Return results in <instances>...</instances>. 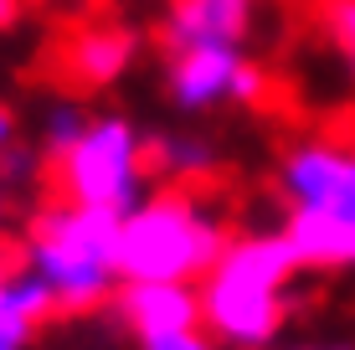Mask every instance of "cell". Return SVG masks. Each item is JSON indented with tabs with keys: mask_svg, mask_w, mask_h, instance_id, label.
I'll return each mask as SVG.
<instances>
[{
	"mask_svg": "<svg viewBox=\"0 0 355 350\" xmlns=\"http://www.w3.org/2000/svg\"><path fill=\"white\" fill-rule=\"evenodd\" d=\"M139 350H227V345L196 324V330H175V335H155V340H139Z\"/></svg>",
	"mask_w": 355,
	"mask_h": 350,
	"instance_id": "cell-13",
	"label": "cell"
},
{
	"mask_svg": "<svg viewBox=\"0 0 355 350\" xmlns=\"http://www.w3.org/2000/svg\"><path fill=\"white\" fill-rule=\"evenodd\" d=\"M119 299V324L134 340H155V335H175V330H196L201 324V294L196 283H124Z\"/></svg>",
	"mask_w": 355,
	"mask_h": 350,
	"instance_id": "cell-8",
	"label": "cell"
},
{
	"mask_svg": "<svg viewBox=\"0 0 355 350\" xmlns=\"http://www.w3.org/2000/svg\"><path fill=\"white\" fill-rule=\"evenodd\" d=\"M288 243L314 273H355V139H299L278 160Z\"/></svg>",
	"mask_w": 355,
	"mask_h": 350,
	"instance_id": "cell-2",
	"label": "cell"
},
{
	"mask_svg": "<svg viewBox=\"0 0 355 350\" xmlns=\"http://www.w3.org/2000/svg\"><path fill=\"white\" fill-rule=\"evenodd\" d=\"M52 170L62 186V201H78L93 211L129 216L150 196V150H144L134 119L124 114H93L88 129L52 160Z\"/></svg>",
	"mask_w": 355,
	"mask_h": 350,
	"instance_id": "cell-5",
	"label": "cell"
},
{
	"mask_svg": "<svg viewBox=\"0 0 355 350\" xmlns=\"http://www.w3.org/2000/svg\"><path fill=\"white\" fill-rule=\"evenodd\" d=\"M268 88L263 67L252 62L242 46H191V52H170L165 67V93L180 114H222V108H248Z\"/></svg>",
	"mask_w": 355,
	"mask_h": 350,
	"instance_id": "cell-6",
	"label": "cell"
},
{
	"mask_svg": "<svg viewBox=\"0 0 355 350\" xmlns=\"http://www.w3.org/2000/svg\"><path fill=\"white\" fill-rule=\"evenodd\" d=\"M16 10H21V0H0V31H6L10 21H16Z\"/></svg>",
	"mask_w": 355,
	"mask_h": 350,
	"instance_id": "cell-16",
	"label": "cell"
},
{
	"mask_svg": "<svg viewBox=\"0 0 355 350\" xmlns=\"http://www.w3.org/2000/svg\"><path fill=\"white\" fill-rule=\"evenodd\" d=\"M304 263L288 232H248L232 237L211 263L196 294H201V330L216 335L227 350H273L293 309V283Z\"/></svg>",
	"mask_w": 355,
	"mask_h": 350,
	"instance_id": "cell-1",
	"label": "cell"
},
{
	"mask_svg": "<svg viewBox=\"0 0 355 350\" xmlns=\"http://www.w3.org/2000/svg\"><path fill=\"white\" fill-rule=\"evenodd\" d=\"M134 36L119 26H83L62 46V67L78 88H114L119 78L134 67Z\"/></svg>",
	"mask_w": 355,
	"mask_h": 350,
	"instance_id": "cell-9",
	"label": "cell"
},
{
	"mask_svg": "<svg viewBox=\"0 0 355 350\" xmlns=\"http://www.w3.org/2000/svg\"><path fill=\"white\" fill-rule=\"evenodd\" d=\"M320 31L329 42V52L340 57V67L355 82V0H324L320 6Z\"/></svg>",
	"mask_w": 355,
	"mask_h": 350,
	"instance_id": "cell-12",
	"label": "cell"
},
{
	"mask_svg": "<svg viewBox=\"0 0 355 350\" xmlns=\"http://www.w3.org/2000/svg\"><path fill=\"white\" fill-rule=\"evenodd\" d=\"M150 150V175L170 180V186H186V180H206L216 170V139H206L201 129H165V134L144 139Z\"/></svg>",
	"mask_w": 355,
	"mask_h": 350,
	"instance_id": "cell-10",
	"label": "cell"
},
{
	"mask_svg": "<svg viewBox=\"0 0 355 350\" xmlns=\"http://www.w3.org/2000/svg\"><path fill=\"white\" fill-rule=\"evenodd\" d=\"M26 268L46 283L57 315H93L124 283L119 273V216L78 201L36 211L26 232Z\"/></svg>",
	"mask_w": 355,
	"mask_h": 350,
	"instance_id": "cell-3",
	"label": "cell"
},
{
	"mask_svg": "<svg viewBox=\"0 0 355 350\" xmlns=\"http://www.w3.org/2000/svg\"><path fill=\"white\" fill-rule=\"evenodd\" d=\"M88 119H93V114H88L78 98H57V103L42 114V144H36V150H42L46 160H57V155H62L67 144L88 129Z\"/></svg>",
	"mask_w": 355,
	"mask_h": 350,
	"instance_id": "cell-11",
	"label": "cell"
},
{
	"mask_svg": "<svg viewBox=\"0 0 355 350\" xmlns=\"http://www.w3.org/2000/svg\"><path fill=\"white\" fill-rule=\"evenodd\" d=\"M258 26V0H170L160 42L170 52L191 46H242Z\"/></svg>",
	"mask_w": 355,
	"mask_h": 350,
	"instance_id": "cell-7",
	"label": "cell"
},
{
	"mask_svg": "<svg viewBox=\"0 0 355 350\" xmlns=\"http://www.w3.org/2000/svg\"><path fill=\"white\" fill-rule=\"evenodd\" d=\"M288 350H355L350 340H335V345H288Z\"/></svg>",
	"mask_w": 355,
	"mask_h": 350,
	"instance_id": "cell-17",
	"label": "cell"
},
{
	"mask_svg": "<svg viewBox=\"0 0 355 350\" xmlns=\"http://www.w3.org/2000/svg\"><path fill=\"white\" fill-rule=\"evenodd\" d=\"M21 196H26V191H21L6 170H0V232H6V227H10V216L21 211Z\"/></svg>",
	"mask_w": 355,
	"mask_h": 350,
	"instance_id": "cell-14",
	"label": "cell"
},
{
	"mask_svg": "<svg viewBox=\"0 0 355 350\" xmlns=\"http://www.w3.org/2000/svg\"><path fill=\"white\" fill-rule=\"evenodd\" d=\"M16 144V119H10V108H0V155Z\"/></svg>",
	"mask_w": 355,
	"mask_h": 350,
	"instance_id": "cell-15",
	"label": "cell"
},
{
	"mask_svg": "<svg viewBox=\"0 0 355 350\" xmlns=\"http://www.w3.org/2000/svg\"><path fill=\"white\" fill-rule=\"evenodd\" d=\"M227 243L232 232L222 216L175 186L119 216V273L124 283H201Z\"/></svg>",
	"mask_w": 355,
	"mask_h": 350,
	"instance_id": "cell-4",
	"label": "cell"
}]
</instances>
